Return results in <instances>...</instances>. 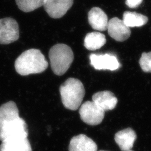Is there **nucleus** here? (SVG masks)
I'll return each instance as SVG.
<instances>
[{"instance_id":"nucleus-9","label":"nucleus","mask_w":151,"mask_h":151,"mask_svg":"<svg viewBox=\"0 0 151 151\" xmlns=\"http://www.w3.org/2000/svg\"><path fill=\"white\" fill-rule=\"evenodd\" d=\"M109 35L118 42H124L130 36V27H127L123 20L118 17H114L108 22Z\"/></svg>"},{"instance_id":"nucleus-3","label":"nucleus","mask_w":151,"mask_h":151,"mask_svg":"<svg viewBox=\"0 0 151 151\" xmlns=\"http://www.w3.org/2000/svg\"><path fill=\"white\" fill-rule=\"evenodd\" d=\"M51 68L55 75L62 76L70 68L74 60L73 52L65 44L54 45L49 52Z\"/></svg>"},{"instance_id":"nucleus-8","label":"nucleus","mask_w":151,"mask_h":151,"mask_svg":"<svg viewBox=\"0 0 151 151\" xmlns=\"http://www.w3.org/2000/svg\"><path fill=\"white\" fill-rule=\"evenodd\" d=\"M73 4V0H45L44 7L49 16L53 19L62 17Z\"/></svg>"},{"instance_id":"nucleus-21","label":"nucleus","mask_w":151,"mask_h":151,"mask_svg":"<svg viewBox=\"0 0 151 151\" xmlns=\"http://www.w3.org/2000/svg\"><path fill=\"white\" fill-rule=\"evenodd\" d=\"M103 151V150H102V151Z\"/></svg>"},{"instance_id":"nucleus-19","label":"nucleus","mask_w":151,"mask_h":151,"mask_svg":"<svg viewBox=\"0 0 151 151\" xmlns=\"http://www.w3.org/2000/svg\"><path fill=\"white\" fill-rule=\"evenodd\" d=\"M143 0H126L125 4L130 8H136L140 5Z\"/></svg>"},{"instance_id":"nucleus-7","label":"nucleus","mask_w":151,"mask_h":151,"mask_svg":"<svg viewBox=\"0 0 151 151\" xmlns=\"http://www.w3.org/2000/svg\"><path fill=\"white\" fill-rule=\"evenodd\" d=\"M90 64L97 70H117L121 67L116 57L110 54H91L90 55Z\"/></svg>"},{"instance_id":"nucleus-17","label":"nucleus","mask_w":151,"mask_h":151,"mask_svg":"<svg viewBox=\"0 0 151 151\" xmlns=\"http://www.w3.org/2000/svg\"><path fill=\"white\" fill-rule=\"evenodd\" d=\"M19 9L25 12H29L44 5L45 0H15Z\"/></svg>"},{"instance_id":"nucleus-15","label":"nucleus","mask_w":151,"mask_h":151,"mask_svg":"<svg viewBox=\"0 0 151 151\" xmlns=\"http://www.w3.org/2000/svg\"><path fill=\"white\" fill-rule=\"evenodd\" d=\"M106 40L104 34L99 32L88 33L84 40L85 47L90 50L101 48L106 43Z\"/></svg>"},{"instance_id":"nucleus-16","label":"nucleus","mask_w":151,"mask_h":151,"mask_svg":"<svg viewBox=\"0 0 151 151\" xmlns=\"http://www.w3.org/2000/svg\"><path fill=\"white\" fill-rule=\"evenodd\" d=\"M148 17L135 12L125 11L123 14V21L129 27H140L146 24Z\"/></svg>"},{"instance_id":"nucleus-6","label":"nucleus","mask_w":151,"mask_h":151,"mask_svg":"<svg viewBox=\"0 0 151 151\" xmlns=\"http://www.w3.org/2000/svg\"><path fill=\"white\" fill-rule=\"evenodd\" d=\"M19 25L11 17L0 19V44H9L17 41L19 38Z\"/></svg>"},{"instance_id":"nucleus-18","label":"nucleus","mask_w":151,"mask_h":151,"mask_svg":"<svg viewBox=\"0 0 151 151\" xmlns=\"http://www.w3.org/2000/svg\"><path fill=\"white\" fill-rule=\"evenodd\" d=\"M139 63L143 72L151 73V52L148 53H143Z\"/></svg>"},{"instance_id":"nucleus-14","label":"nucleus","mask_w":151,"mask_h":151,"mask_svg":"<svg viewBox=\"0 0 151 151\" xmlns=\"http://www.w3.org/2000/svg\"><path fill=\"white\" fill-rule=\"evenodd\" d=\"M0 151H32V148L27 138H13L2 141Z\"/></svg>"},{"instance_id":"nucleus-1","label":"nucleus","mask_w":151,"mask_h":151,"mask_svg":"<svg viewBox=\"0 0 151 151\" xmlns=\"http://www.w3.org/2000/svg\"><path fill=\"white\" fill-rule=\"evenodd\" d=\"M48 67V63L41 51L36 49H30L24 52L15 62L16 71L20 75L43 72Z\"/></svg>"},{"instance_id":"nucleus-20","label":"nucleus","mask_w":151,"mask_h":151,"mask_svg":"<svg viewBox=\"0 0 151 151\" xmlns=\"http://www.w3.org/2000/svg\"><path fill=\"white\" fill-rule=\"evenodd\" d=\"M132 151V150H129V151Z\"/></svg>"},{"instance_id":"nucleus-10","label":"nucleus","mask_w":151,"mask_h":151,"mask_svg":"<svg viewBox=\"0 0 151 151\" xmlns=\"http://www.w3.org/2000/svg\"><path fill=\"white\" fill-rule=\"evenodd\" d=\"M88 20L94 30L104 32L107 30L108 18L107 15L99 7L92 8L88 13Z\"/></svg>"},{"instance_id":"nucleus-4","label":"nucleus","mask_w":151,"mask_h":151,"mask_svg":"<svg viewBox=\"0 0 151 151\" xmlns=\"http://www.w3.org/2000/svg\"><path fill=\"white\" fill-rule=\"evenodd\" d=\"M28 136L27 125L20 117L0 120V140L13 138H24Z\"/></svg>"},{"instance_id":"nucleus-5","label":"nucleus","mask_w":151,"mask_h":151,"mask_svg":"<svg viewBox=\"0 0 151 151\" xmlns=\"http://www.w3.org/2000/svg\"><path fill=\"white\" fill-rule=\"evenodd\" d=\"M79 113L81 120L90 125H97L103 121L105 111L93 101H87L82 104Z\"/></svg>"},{"instance_id":"nucleus-11","label":"nucleus","mask_w":151,"mask_h":151,"mask_svg":"<svg viewBox=\"0 0 151 151\" xmlns=\"http://www.w3.org/2000/svg\"><path fill=\"white\" fill-rule=\"evenodd\" d=\"M92 101L104 111L113 110L118 103V99L112 92H97L92 96Z\"/></svg>"},{"instance_id":"nucleus-13","label":"nucleus","mask_w":151,"mask_h":151,"mask_svg":"<svg viewBox=\"0 0 151 151\" xmlns=\"http://www.w3.org/2000/svg\"><path fill=\"white\" fill-rule=\"evenodd\" d=\"M137 139L134 130L131 128H127L117 132L114 139L121 150L127 151L131 150Z\"/></svg>"},{"instance_id":"nucleus-2","label":"nucleus","mask_w":151,"mask_h":151,"mask_svg":"<svg viewBox=\"0 0 151 151\" xmlns=\"http://www.w3.org/2000/svg\"><path fill=\"white\" fill-rule=\"evenodd\" d=\"M62 102L66 109L76 110L81 106L85 95V90L80 80L69 78L60 88Z\"/></svg>"},{"instance_id":"nucleus-12","label":"nucleus","mask_w":151,"mask_h":151,"mask_svg":"<svg viewBox=\"0 0 151 151\" xmlns=\"http://www.w3.org/2000/svg\"><path fill=\"white\" fill-rule=\"evenodd\" d=\"M96 143L85 134L73 137L70 141L69 151H97Z\"/></svg>"}]
</instances>
